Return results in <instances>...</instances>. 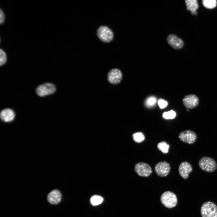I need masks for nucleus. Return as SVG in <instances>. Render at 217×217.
<instances>
[{
  "mask_svg": "<svg viewBox=\"0 0 217 217\" xmlns=\"http://www.w3.org/2000/svg\"><path fill=\"white\" fill-rule=\"evenodd\" d=\"M198 165L203 170L207 172H212L217 169V164L212 158L203 156L199 160Z\"/></svg>",
  "mask_w": 217,
  "mask_h": 217,
  "instance_id": "1",
  "label": "nucleus"
},
{
  "mask_svg": "<svg viewBox=\"0 0 217 217\" xmlns=\"http://www.w3.org/2000/svg\"><path fill=\"white\" fill-rule=\"evenodd\" d=\"M200 212L202 217H217V206L212 202H206L202 205Z\"/></svg>",
  "mask_w": 217,
  "mask_h": 217,
  "instance_id": "2",
  "label": "nucleus"
},
{
  "mask_svg": "<svg viewBox=\"0 0 217 217\" xmlns=\"http://www.w3.org/2000/svg\"><path fill=\"white\" fill-rule=\"evenodd\" d=\"M160 200L165 206L169 209L175 206L178 202L176 195L169 191H166L162 194Z\"/></svg>",
  "mask_w": 217,
  "mask_h": 217,
  "instance_id": "3",
  "label": "nucleus"
},
{
  "mask_svg": "<svg viewBox=\"0 0 217 217\" xmlns=\"http://www.w3.org/2000/svg\"><path fill=\"white\" fill-rule=\"evenodd\" d=\"M97 35L99 39L104 42L111 41L113 37V34L111 30L106 26H102L97 30Z\"/></svg>",
  "mask_w": 217,
  "mask_h": 217,
  "instance_id": "4",
  "label": "nucleus"
},
{
  "mask_svg": "<svg viewBox=\"0 0 217 217\" xmlns=\"http://www.w3.org/2000/svg\"><path fill=\"white\" fill-rule=\"evenodd\" d=\"M55 90L54 84L47 83L39 86L36 89V92L39 96L43 97L53 93Z\"/></svg>",
  "mask_w": 217,
  "mask_h": 217,
  "instance_id": "5",
  "label": "nucleus"
},
{
  "mask_svg": "<svg viewBox=\"0 0 217 217\" xmlns=\"http://www.w3.org/2000/svg\"><path fill=\"white\" fill-rule=\"evenodd\" d=\"M178 137L183 142L193 144L196 142L197 136L194 131L187 130L181 132L179 134Z\"/></svg>",
  "mask_w": 217,
  "mask_h": 217,
  "instance_id": "6",
  "label": "nucleus"
},
{
  "mask_svg": "<svg viewBox=\"0 0 217 217\" xmlns=\"http://www.w3.org/2000/svg\"><path fill=\"white\" fill-rule=\"evenodd\" d=\"M134 170L139 175L142 177H148L152 172L150 166L147 164L143 162L136 164L134 167Z\"/></svg>",
  "mask_w": 217,
  "mask_h": 217,
  "instance_id": "7",
  "label": "nucleus"
},
{
  "mask_svg": "<svg viewBox=\"0 0 217 217\" xmlns=\"http://www.w3.org/2000/svg\"><path fill=\"white\" fill-rule=\"evenodd\" d=\"M182 102L187 108L193 109L199 105V99L196 95L192 94L185 96L183 99Z\"/></svg>",
  "mask_w": 217,
  "mask_h": 217,
  "instance_id": "8",
  "label": "nucleus"
},
{
  "mask_svg": "<svg viewBox=\"0 0 217 217\" xmlns=\"http://www.w3.org/2000/svg\"><path fill=\"white\" fill-rule=\"evenodd\" d=\"M62 194L58 189H54L50 191L47 194V200L48 202L52 205L59 204L61 200Z\"/></svg>",
  "mask_w": 217,
  "mask_h": 217,
  "instance_id": "9",
  "label": "nucleus"
},
{
  "mask_svg": "<svg viewBox=\"0 0 217 217\" xmlns=\"http://www.w3.org/2000/svg\"><path fill=\"white\" fill-rule=\"evenodd\" d=\"M155 169L156 174L158 176L164 177L167 176L169 174L170 170V166L167 162L162 161L156 164Z\"/></svg>",
  "mask_w": 217,
  "mask_h": 217,
  "instance_id": "10",
  "label": "nucleus"
},
{
  "mask_svg": "<svg viewBox=\"0 0 217 217\" xmlns=\"http://www.w3.org/2000/svg\"><path fill=\"white\" fill-rule=\"evenodd\" d=\"M122 74L121 71L118 68L111 70L107 74V79L111 83L113 84H118L121 81Z\"/></svg>",
  "mask_w": 217,
  "mask_h": 217,
  "instance_id": "11",
  "label": "nucleus"
},
{
  "mask_svg": "<svg viewBox=\"0 0 217 217\" xmlns=\"http://www.w3.org/2000/svg\"><path fill=\"white\" fill-rule=\"evenodd\" d=\"M192 170L193 168L191 165L187 161L182 162L178 168V172L180 175L185 179L187 178L189 174Z\"/></svg>",
  "mask_w": 217,
  "mask_h": 217,
  "instance_id": "12",
  "label": "nucleus"
},
{
  "mask_svg": "<svg viewBox=\"0 0 217 217\" xmlns=\"http://www.w3.org/2000/svg\"><path fill=\"white\" fill-rule=\"evenodd\" d=\"M167 41L169 45L175 49H181L184 44L183 41L181 39L173 34H171L168 36Z\"/></svg>",
  "mask_w": 217,
  "mask_h": 217,
  "instance_id": "13",
  "label": "nucleus"
},
{
  "mask_svg": "<svg viewBox=\"0 0 217 217\" xmlns=\"http://www.w3.org/2000/svg\"><path fill=\"white\" fill-rule=\"evenodd\" d=\"M1 119L5 122H8L12 121L15 117L14 112L10 108H6L2 110L0 112Z\"/></svg>",
  "mask_w": 217,
  "mask_h": 217,
  "instance_id": "14",
  "label": "nucleus"
},
{
  "mask_svg": "<svg viewBox=\"0 0 217 217\" xmlns=\"http://www.w3.org/2000/svg\"><path fill=\"white\" fill-rule=\"evenodd\" d=\"M187 9L189 10L193 15L197 14V10L199 8V5L197 0H186L185 1Z\"/></svg>",
  "mask_w": 217,
  "mask_h": 217,
  "instance_id": "15",
  "label": "nucleus"
},
{
  "mask_svg": "<svg viewBox=\"0 0 217 217\" xmlns=\"http://www.w3.org/2000/svg\"><path fill=\"white\" fill-rule=\"evenodd\" d=\"M202 2L203 6L208 9L213 8L217 5V1L216 0H203Z\"/></svg>",
  "mask_w": 217,
  "mask_h": 217,
  "instance_id": "16",
  "label": "nucleus"
},
{
  "mask_svg": "<svg viewBox=\"0 0 217 217\" xmlns=\"http://www.w3.org/2000/svg\"><path fill=\"white\" fill-rule=\"evenodd\" d=\"M158 149L164 153H167L168 151L169 145L165 141L159 143L157 145Z\"/></svg>",
  "mask_w": 217,
  "mask_h": 217,
  "instance_id": "17",
  "label": "nucleus"
},
{
  "mask_svg": "<svg viewBox=\"0 0 217 217\" xmlns=\"http://www.w3.org/2000/svg\"><path fill=\"white\" fill-rule=\"evenodd\" d=\"M134 140L136 142L140 143L143 141L145 139V137L141 132H137L132 134Z\"/></svg>",
  "mask_w": 217,
  "mask_h": 217,
  "instance_id": "18",
  "label": "nucleus"
},
{
  "mask_svg": "<svg viewBox=\"0 0 217 217\" xmlns=\"http://www.w3.org/2000/svg\"><path fill=\"white\" fill-rule=\"evenodd\" d=\"M103 200V198L101 197L94 195L91 197L90 202L92 205L96 206L101 204Z\"/></svg>",
  "mask_w": 217,
  "mask_h": 217,
  "instance_id": "19",
  "label": "nucleus"
},
{
  "mask_svg": "<svg viewBox=\"0 0 217 217\" xmlns=\"http://www.w3.org/2000/svg\"><path fill=\"white\" fill-rule=\"evenodd\" d=\"M176 115V112L173 110H171L168 112H164L162 116L165 119H172L175 117Z\"/></svg>",
  "mask_w": 217,
  "mask_h": 217,
  "instance_id": "20",
  "label": "nucleus"
},
{
  "mask_svg": "<svg viewBox=\"0 0 217 217\" xmlns=\"http://www.w3.org/2000/svg\"><path fill=\"white\" fill-rule=\"evenodd\" d=\"M7 60V57L6 53L4 51L0 49V65L1 66L5 64Z\"/></svg>",
  "mask_w": 217,
  "mask_h": 217,
  "instance_id": "21",
  "label": "nucleus"
},
{
  "mask_svg": "<svg viewBox=\"0 0 217 217\" xmlns=\"http://www.w3.org/2000/svg\"><path fill=\"white\" fill-rule=\"evenodd\" d=\"M156 101V98L153 96L148 98L146 102V104L148 107H151L154 105Z\"/></svg>",
  "mask_w": 217,
  "mask_h": 217,
  "instance_id": "22",
  "label": "nucleus"
},
{
  "mask_svg": "<svg viewBox=\"0 0 217 217\" xmlns=\"http://www.w3.org/2000/svg\"><path fill=\"white\" fill-rule=\"evenodd\" d=\"M158 104L161 108H165L168 105L167 102L162 99H160L158 101Z\"/></svg>",
  "mask_w": 217,
  "mask_h": 217,
  "instance_id": "23",
  "label": "nucleus"
},
{
  "mask_svg": "<svg viewBox=\"0 0 217 217\" xmlns=\"http://www.w3.org/2000/svg\"><path fill=\"white\" fill-rule=\"evenodd\" d=\"M5 15L3 11L1 9L0 10V24L3 23L5 20Z\"/></svg>",
  "mask_w": 217,
  "mask_h": 217,
  "instance_id": "24",
  "label": "nucleus"
}]
</instances>
